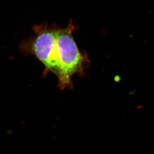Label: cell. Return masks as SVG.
Masks as SVG:
<instances>
[{"instance_id": "1", "label": "cell", "mask_w": 154, "mask_h": 154, "mask_svg": "<svg viewBox=\"0 0 154 154\" xmlns=\"http://www.w3.org/2000/svg\"><path fill=\"white\" fill-rule=\"evenodd\" d=\"M74 28L72 23L63 29L36 26L35 36L25 45V51L35 55L46 71L57 76L62 89L72 86V77L83 73L87 61L73 37Z\"/></svg>"}]
</instances>
